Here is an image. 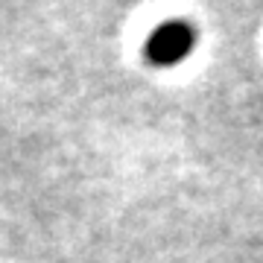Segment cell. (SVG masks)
<instances>
[{"mask_svg":"<svg viewBox=\"0 0 263 263\" xmlns=\"http://www.w3.org/2000/svg\"><path fill=\"white\" fill-rule=\"evenodd\" d=\"M196 47V29L187 21H167L146 38V59L155 67H176Z\"/></svg>","mask_w":263,"mask_h":263,"instance_id":"6da1fadb","label":"cell"}]
</instances>
